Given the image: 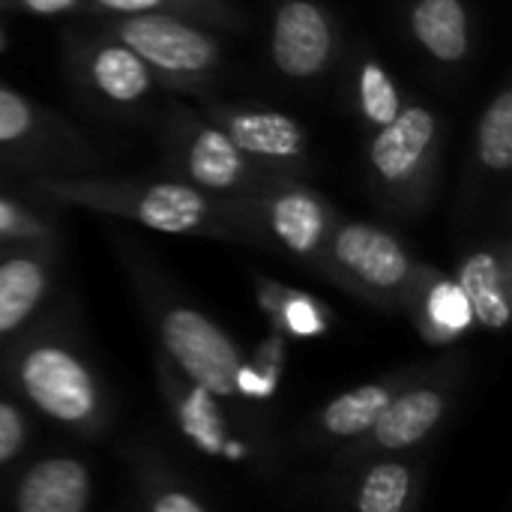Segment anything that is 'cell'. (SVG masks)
Wrapping results in <instances>:
<instances>
[{
  "label": "cell",
  "mask_w": 512,
  "mask_h": 512,
  "mask_svg": "<svg viewBox=\"0 0 512 512\" xmlns=\"http://www.w3.org/2000/svg\"><path fill=\"white\" fill-rule=\"evenodd\" d=\"M30 189L60 207H75L111 219H123L159 234L210 237L243 243L237 216L228 198L207 195L177 177H105L87 171L33 174Z\"/></svg>",
  "instance_id": "1"
},
{
  "label": "cell",
  "mask_w": 512,
  "mask_h": 512,
  "mask_svg": "<svg viewBox=\"0 0 512 512\" xmlns=\"http://www.w3.org/2000/svg\"><path fill=\"white\" fill-rule=\"evenodd\" d=\"M0 375L51 423L81 438H99L111 426V399L81 345L51 318L24 327L0 348Z\"/></svg>",
  "instance_id": "2"
},
{
  "label": "cell",
  "mask_w": 512,
  "mask_h": 512,
  "mask_svg": "<svg viewBox=\"0 0 512 512\" xmlns=\"http://www.w3.org/2000/svg\"><path fill=\"white\" fill-rule=\"evenodd\" d=\"M129 279L156 333L159 354L180 375L207 387L219 399L240 402L237 369L243 363V351L237 339L222 324H216L204 309L180 297L150 267L129 264Z\"/></svg>",
  "instance_id": "3"
},
{
  "label": "cell",
  "mask_w": 512,
  "mask_h": 512,
  "mask_svg": "<svg viewBox=\"0 0 512 512\" xmlns=\"http://www.w3.org/2000/svg\"><path fill=\"white\" fill-rule=\"evenodd\" d=\"M243 243L264 246L324 276L327 240L339 219L330 198L312 189L303 177L270 174L255 189L228 198Z\"/></svg>",
  "instance_id": "4"
},
{
  "label": "cell",
  "mask_w": 512,
  "mask_h": 512,
  "mask_svg": "<svg viewBox=\"0 0 512 512\" xmlns=\"http://www.w3.org/2000/svg\"><path fill=\"white\" fill-rule=\"evenodd\" d=\"M156 384L177 432L207 459L243 468H273V444L252 405L228 402L180 375L156 354Z\"/></svg>",
  "instance_id": "5"
},
{
  "label": "cell",
  "mask_w": 512,
  "mask_h": 512,
  "mask_svg": "<svg viewBox=\"0 0 512 512\" xmlns=\"http://www.w3.org/2000/svg\"><path fill=\"white\" fill-rule=\"evenodd\" d=\"M444 153V120L423 102L405 108L366 141V174L381 207L414 216L420 213L438 180Z\"/></svg>",
  "instance_id": "6"
},
{
  "label": "cell",
  "mask_w": 512,
  "mask_h": 512,
  "mask_svg": "<svg viewBox=\"0 0 512 512\" xmlns=\"http://www.w3.org/2000/svg\"><path fill=\"white\" fill-rule=\"evenodd\" d=\"M108 33L123 39L156 75V81L177 93L204 96L216 87L225 66V45L219 30L195 18L168 12L105 15Z\"/></svg>",
  "instance_id": "7"
},
{
  "label": "cell",
  "mask_w": 512,
  "mask_h": 512,
  "mask_svg": "<svg viewBox=\"0 0 512 512\" xmlns=\"http://www.w3.org/2000/svg\"><path fill=\"white\" fill-rule=\"evenodd\" d=\"M420 264L396 231L339 216L327 240L324 279L378 309L405 312Z\"/></svg>",
  "instance_id": "8"
},
{
  "label": "cell",
  "mask_w": 512,
  "mask_h": 512,
  "mask_svg": "<svg viewBox=\"0 0 512 512\" xmlns=\"http://www.w3.org/2000/svg\"><path fill=\"white\" fill-rule=\"evenodd\" d=\"M462 357L447 354L435 363H420L417 375L390 399L378 420L351 444L333 453L336 468L357 465L372 456L411 453L426 444L450 417L462 381Z\"/></svg>",
  "instance_id": "9"
},
{
  "label": "cell",
  "mask_w": 512,
  "mask_h": 512,
  "mask_svg": "<svg viewBox=\"0 0 512 512\" xmlns=\"http://www.w3.org/2000/svg\"><path fill=\"white\" fill-rule=\"evenodd\" d=\"M162 150L171 177L216 198H237L270 177L228 138L219 123L186 105L165 108Z\"/></svg>",
  "instance_id": "10"
},
{
  "label": "cell",
  "mask_w": 512,
  "mask_h": 512,
  "mask_svg": "<svg viewBox=\"0 0 512 512\" xmlns=\"http://www.w3.org/2000/svg\"><path fill=\"white\" fill-rule=\"evenodd\" d=\"M99 156L90 141L60 114L0 84V165L48 171H84Z\"/></svg>",
  "instance_id": "11"
},
{
  "label": "cell",
  "mask_w": 512,
  "mask_h": 512,
  "mask_svg": "<svg viewBox=\"0 0 512 512\" xmlns=\"http://www.w3.org/2000/svg\"><path fill=\"white\" fill-rule=\"evenodd\" d=\"M66 66L87 99L123 114L144 108L162 87L150 66L105 27L69 36Z\"/></svg>",
  "instance_id": "12"
},
{
  "label": "cell",
  "mask_w": 512,
  "mask_h": 512,
  "mask_svg": "<svg viewBox=\"0 0 512 512\" xmlns=\"http://www.w3.org/2000/svg\"><path fill=\"white\" fill-rule=\"evenodd\" d=\"M201 111L219 123L228 138L267 174L285 177H309L312 171V147L306 126L264 102H228L207 99Z\"/></svg>",
  "instance_id": "13"
},
{
  "label": "cell",
  "mask_w": 512,
  "mask_h": 512,
  "mask_svg": "<svg viewBox=\"0 0 512 512\" xmlns=\"http://www.w3.org/2000/svg\"><path fill=\"white\" fill-rule=\"evenodd\" d=\"M267 51L282 78L312 84L339 66L345 36L324 0H276Z\"/></svg>",
  "instance_id": "14"
},
{
  "label": "cell",
  "mask_w": 512,
  "mask_h": 512,
  "mask_svg": "<svg viewBox=\"0 0 512 512\" xmlns=\"http://www.w3.org/2000/svg\"><path fill=\"white\" fill-rule=\"evenodd\" d=\"M417 369H420V363L402 366V369L384 372V375H378V378H372L366 384H357V387L339 393L336 399L321 405L306 420V426L294 435V447L309 450V453H336V450H342L345 444L360 438L378 420V414L417 375Z\"/></svg>",
  "instance_id": "15"
},
{
  "label": "cell",
  "mask_w": 512,
  "mask_h": 512,
  "mask_svg": "<svg viewBox=\"0 0 512 512\" xmlns=\"http://www.w3.org/2000/svg\"><path fill=\"white\" fill-rule=\"evenodd\" d=\"M423 468L408 453L372 456L336 468L333 498L357 512H411L423 498Z\"/></svg>",
  "instance_id": "16"
},
{
  "label": "cell",
  "mask_w": 512,
  "mask_h": 512,
  "mask_svg": "<svg viewBox=\"0 0 512 512\" xmlns=\"http://www.w3.org/2000/svg\"><path fill=\"white\" fill-rule=\"evenodd\" d=\"M57 243H15L0 252V348L42 309L54 285Z\"/></svg>",
  "instance_id": "17"
},
{
  "label": "cell",
  "mask_w": 512,
  "mask_h": 512,
  "mask_svg": "<svg viewBox=\"0 0 512 512\" xmlns=\"http://www.w3.org/2000/svg\"><path fill=\"white\" fill-rule=\"evenodd\" d=\"M453 279L468 300L477 330H507L512 315V249L504 237H489L465 249L456 261Z\"/></svg>",
  "instance_id": "18"
},
{
  "label": "cell",
  "mask_w": 512,
  "mask_h": 512,
  "mask_svg": "<svg viewBox=\"0 0 512 512\" xmlns=\"http://www.w3.org/2000/svg\"><path fill=\"white\" fill-rule=\"evenodd\" d=\"M405 315L411 318L417 336L432 348H453L471 330H477L468 300L453 273H441L426 261L420 264L417 279L411 285Z\"/></svg>",
  "instance_id": "19"
},
{
  "label": "cell",
  "mask_w": 512,
  "mask_h": 512,
  "mask_svg": "<svg viewBox=\"0 0 512 512\" xmlns=\"http://www.w3.org/2000/svg\"><path fill=\"white\" fill-rule=\"evenodd\" d=\"M90 501V468L72 456L36 459L12 480L6 492V504L18 512H84Z\"/></svg>",
  "instance_id": "20"
},
{
  "label": "cell",
  "mask_w": 512,
  "mask_h": 512,
  "mask_svg": "<svg viewBox=\"0 0 512 512\" xmlns=\"http://www.w3.org/2000/svg\"><path fill=\"white\" fill-rule=\"evenodd\" d=\"M405 24L417 48L438 66H462L474 54V18L468 0H408Z\"/></svg>",
  "instance_id": "21"
},
{
  "label": "cell",
  "mask_w": 512,
  "mask_h": 512,
  "mask_svg": "<svg viewBox=\"0 0 512 512\" xmlns=\"http://www.w3.org/2000/svg\"><path fill=\"white\" fill-rule=\"evenodd\" d=\"M252 291H255V303H258L261 315L267 318V327L279 330L291 342L321 339L330 333V327L336 321L333 309L321 297H315L312 291L285 285L273 276L255 273Z\"/></svg>",
  "instance_id": "22"
},
{
  "label": "cell",
  "mask_w": 512,
  "mask_h": 512,
  "mask_svg": "<svg viewBox=\"0 0 512 512\" xmlns=\"http://www.w3.org/2000/svg\"><path fill=\"white\" fill-rule=\"evenodd\" d=\"M348 102L366 132L387 126L408 102L399 78L378 60V54L360 48L348 60Z\"/></svg>",
  "instance_id": "23"
},
{
  "label": "cell",
  "mask_w": 512,
  "mask_h": 512,
  "mask_svg": "<svg viewBox=\"0 0 512 512\" xmlns=\"http://www.w3.org/2000/svg\"><path fill=\"white\" fill-rule=\"evenodd\" d=\"M132 489L138 507L147 512H210L213 501L174 465L156 453L132 459Z\"/></svg>",
  "instance_id": "24"
},
{
  "label": "cell",
  "mask_w": 512,
  "mask_h": 512,
  "mask_svg": "<svg viewBox=\"0 0 512 512\" xmlns=\"http://www.w3.org/2000/svg\"><path fill=\"white\" fill-rule=\"evenodd\" d=\"M90 12L99 15H141V12H168L195 18L216 30L240 33L249 27V15L237 0H90Z\"/></svg>",
  "instance_id": "25"
},
{
  "label": "cell",
  "mask_w": 512,
  "mask_h": 512,
  "mask_svg": "<svg viewBox=\"0 0 512 512\" xmlns=\"http://www.w3.org/2000/svg\"><path fill=\"white\" fill-rule=\"evenodd\" d=\"M474 165L483 177H504L512 168V84L504 81L483 105L474 132Z\"/></svg>",
  "instance_id": "26"
},
{
  "label": "cell",
  "mask_w": 512,
  "mask_h": 512,
  "mask_svg": "<svg viewBox=\"0 0 512 512\" xmlns=\"http://www.w3.org/2000/svg\"><path fill=\"white\" fill-rule=\"evenodd\" d=\"M291 345L294 342L288 336H282L279 330H267L258 339V345L249 351V357L243 354V363L237 369V396H240V402L261 405V402H270L279 393Z\"/></svg>",
  "instance_id": "27"
},
{
  "label": "cell",
  "mask_w": 512,
  "mask_h": 512,
  "mask_svg": "<svg viewBox=\"0 0 512 512\" xmlns=\"http://www.w3.org/2000/svg\"><path fill=\"white\" fill-rule=\"evenodd\" d=\"M0 243H57V225L39 207L0 192Z\"/></svg>",
  "instance_id": "28"
},
{
  "label": "cell",
  "mask_w": 512,
  "mask_h": 512,
  "mask_svg": "<svg viewBox=\"0 0 512 512\" xmlns=\"http://www.w3.org/2000/svg\"><path fill=\"white\" fill-rule=\"evenodd\" d=\"M30 435H33V426H30L27 411L15 399L0 396V468L15 462L27 450Z\"/></svg>",
  "instance_id": "29"
},
{
  "label": "cell",
  "mask_w": 512,
  "mask_h": 512,
  "mask_svg": "<svg viewBox=\"0 0 512 512\" xmlns=\"http://www.w3.org/2000/svg\"><path fill=\"white\" fill-rule=\"evenodd\" d=\"M9 6L12 9H24L30 15H42V18L90 12V0H9Z\"/></svg>",
  "instance_id": "30"
},
{
  "label": "cell",
  "mask_w": 512,
  "mask_h": 512,
  "mask_svg": "<svg viewBox=\"0 0 512 512\" xmlns=\"http://www.w3.org/2000/svg\"><path fill=\"white\" fill-rule=\"evenodd\" d=\"M3 48H6V30L0 27V54H3Z\"/></svg>",
  "instance_id": "31"
},
{
  "label": "cell",
  "mask_w": 512,
  "mask_h": 512,
  "mask_svg": "<svg viewBox=\"0 0 512 512\" xmlns=\"http://www.w3.org/2000/svg\"><path fill=\"white\" fill-rule=\"evenodd\" d=\"M0 9H12V6H9V0H0Z\"/></svg>",
  "instance_id": "32"
},
{
  "label": "cell",
  "mask_w": 512,
  "mask_h": 512,
  "mask_svg": "<svg viewBox=\"0 0 512 512\" xmlns=\"http://www.w3.org/2000/svg\"><path fill=\"white\" fill-rule=\"evenodd\" d=\"M3 249H6V246H3V243H0V252H3Z\"/></svg>",
  "instance_id": "33"
}]
</instances>
